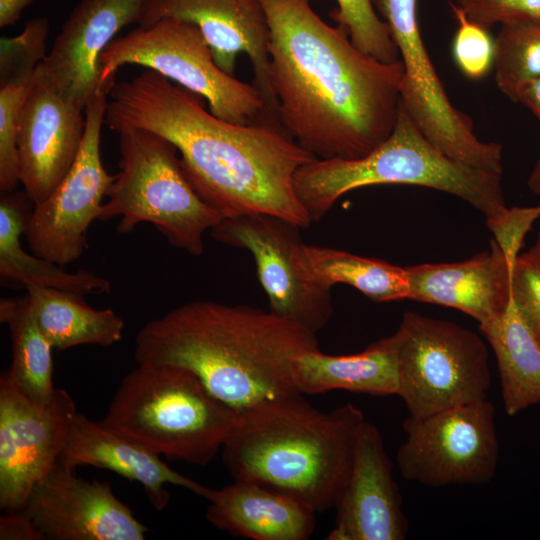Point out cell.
<instances>
[{"instance_id":"6da1fadb","label":"cell","mask_w":540,"mask_h":540,"mask_svg":"<svg viewBox=\"0 0 540 540\" xmlns=\"http://www.w3.org/2000/svg\"><path fill=\"white\" fill-rule=\"evenodd\" d=\"M197 96L146 69L114 82L104 122L117 133L144 129L174 144L189 183L223 218L267 213L308 228L294 176L316 157L278 120L233 124L207 111Z\"/></svg>"},{"instance_id":"7a4b0ae2","label":"cell","mask_w":540,"mask_h":540,"mask_svg":"<svg viewBox=\"0 0 540 540\" xmlns=\"http://www.w3.org/2000/svg\"><path fill=\"white\" fill-rule=\"evenodd\" d=\"M269 31V77L278 119L319 159L367 155L392 132L402 61L361 52L347 31L323 21L315 0H259Z\"/></svg>"},{"instance_id":"3957f363","label":"cell","mask_w":540,"mask_h":540,"mask_svg":"<svg viewBox=\"0 0 540 540\" xmlns=\"http://www.w3.org/2000/svg\"><path fill=\"white\" fill-rule=\"evenodd\" d=\"M316 349V333L271 311L193 301L145 324L136 336L135 359L191 371L238 414L300 395L295 360Z\"/></svg>"},{"instance_id":"277c9868","label":"cell","mask_w":540,"mask_h":540,"mask_svg":"<svg viewBox=\"0 0 540 540\" xmlns=\"http://www.w3.org/2000/svg\"><path fill=\"white\" fill-rule=\"evenodd\" d=\"M364 422L351 403L321 412L303 394L268 402L236 414L222 460L234 480L259 483L325 512L347 479Z\"/></svg>"},{"instance_id":"5b68a950","label":"cell","mask_w":540,"mask_h":540,"mask_svg":"<svg viewBox=\"0 0 540 540\" xmlns=\"http://www.w3.org/2000/svg\"><path fill=\"white\" fill-rule=\"evenodd\" d=\"M379 184H407L456 196L479 210L487 225L502 219V175L460 163L441 152L420 131L399 102L390 135L367 155L319 159L294 176L297 197L311 222L321 220L345 193Z\"/></svg>"},{"instance_id":"8992f818","label":"cell","mask_w":540,"mask_h":540,"mask_svg":"<svg viewBox=\"0 0 540 540\" xmlns=\"http://www.w3.org/2000/svg\"><path fill=\"white\" fill-rule=\"evenodd\" d=\"M235 419L191 371L144 363L123 377L102 420L160 456L205 466Z\"/></svg>"},{"instance_id":"52a82bcc","label":"cell","mask_w":540,"mask_h":540,"mask_svg":"<svg viewBox=\"0 0 540 540\" xmlns=\"http://www.w3.org/2000/svg\"><path fill=\"white\" fill-rule=\"evenodd\" d=\"M118 134L119 173L98 220L119 216L117 231L122 234L140 223H151L172 246L201 255L205 232L223 217L193 189L175 145L144 129Z\"/></svg>"},{"instance_id":"ba28073f","label":"cell","mask_w":540,"mask_h":540,"mask_svg":"<svg viewBox=\"0 0 540 540\" xmlns=\"http://www.w3.org/2000/svg\"><path fill=\"white\" fill-rule=\"evenodd\" d=\"M127 64L154 70L203 97L209 111L224 121L247 125L262 117L275 118L255 85L218 67L202 32L191 22L164 17L113 39L99 59L102 86L110 90L117 70Z\"/></svg>"},{"instance_id":"9c48e42d","label":"cell","mask_w":540,"mask_h":540,"mask_svg":"<svg viewBox=\"0 0 540 540\" xmlns=\"http://www.w3.org/2000/svg\"><path fill=\"white\" fill-rule=\"evenodd\" d=\"M392 335L398 359L397 395L409 416L425 417L487 399L489 356L479 335L413 311L403 314Z\"/></svg>"},{"instance_id":"30bf717a","label":"cell","mask_w":540,"mask_h":540,"mask_svg":"<svg viewBox=\"0 0 540 540\" xmlns=\"http://www.w3.org/2000/svg\"><path fill=\"white\" fill-rule=\"evenodd\" d=\"M398 48L404 73L400 103L423 135L448 157L502 175L503 148L481 141L470 116L450 102L424 45L417 0H373Z\"/></svg>"},{"instance_id":"8fae6325","label":"cell","mask_w":540,"mask_h":540,"mask_svg":"<svg viewBox=\"0 0 540 540\" xmlns=\"http://www.w3.org/2000/svg\"><path fill=\"white\" fill-rule=\"evenodd\" d=\"M403 429L396 462L405 480L430 487L482 485L496 474L495 408L487 399L408 416Z\"/></svg>"},{"instance_id":"7c38bea8","label":"cell","mask_w":540,"mask_h":540,"mask_svg":"<svg viewBox=\"0 0 540 540\" xmlns=\"http://www.w3.org/2000/svg\"><path fill=\"white\" fill-rule=\"evenodd\" d=\"M301 229L279 216L252 213L223 218L210 233L218 242L252 255L269 311L317 334L333 314L332 288L308 274Z\"/></svg>"},{"instance_id":"4fadbf2b","label":"cell","mask_w":540,"mask_h":540,"mask_svg":"<svg viewBox=\"0 0 540 540\" xmlns=\"http://www.w3.org/2000/svg\"><path fill=\"white\" fill-rule=\"evenodd\" d=\"M107 90L87 103L83 140L71 168L50 195L33 208L24 235L33 254L60 266L77 260L87 246V232L98 220L103 198L115 179L104 168L100 140Z\"/></svg>"},{"instance_id":"5bb4252c","label":"cell","mask_w":540,"mask_h":540,"mask_svg":"<svg viewBox=\"0 0 540 540\" xmlns=\"http://www.w3.org/2000/svg\"><path fill=\"white\" fill-rule=\"evenodd\" d=\"M77 408L70 394L57 388L40 404L25 395L6 372L0 377V507L24 510L33 488L59 460Z\"/></svg>"},{"instance_id":"9a60e30c","label":"cell","mask_w":540,"mask_h":540,"mask_svg":"<svg viewBox=\"0 0 540 540\" xmlns=\"http://www.w3.org/2000/svg\"><path fill=\"white\" fill-rule=\"evenodd\" d=\"M57 462L31 491L24 513L45 539L143 540L147 527L107 482L88 481Z\"/></svg>"},{"instance_id":"2e32d148","label":"cell","mask_w":540,"mask_h":540,"mask_svg":"<svg viewBox=\"0 0 540 540\" xmlns=\"http://www.w3.org/2000/svg\"><path fill=\"white\" fill-rule=\"evenodd\" d=\"M84 110L67 100L38 65L18 122L19 179L33 204L71 168L85 130Z\"/></svg>"},{"instance_id":"e0dca14e","label":"cell","mask_w":540,"mask_h":540,"mask_svg":"<svg viewBox=\"0 0 540 540\" xmlns=\"http://www.w3.org/2000/svg\"><path fill=\"white\" fill-rule=\"evenodd\" d=\"M164 17L195 24L218 67L231 76L238 55L247 54L254 73L253 85L267 112L278 119L269 77L270 31L259 0H149L138 26H149Z\"/></svg>"},{"instance_id":"ac0fdd59","label":"cell","mask_w":540,"mask_h":540,"mask_svg":"<svg viewBox=\"0 0 540 540\" xmlns=\"http://www.w3.org/2000/svg\"><path fill=\"white\" fill-rule=\"evenodd\" d=\"M334 508L335 524L327 540H402L407 535L408 521L383 438L366 420Z\"/></svg>"},{"instance_id":"d6986e66","label":"cell","mask_w":540,"mask_h":540,"mask_svg":"<svg viewBox=\"0 0 540 540\" xmlns=\"http://www.w3.org/2000/svg\"><path fill=\"white\" fill-rule=\"evenodd\" d=\"M149 0H80L62 25L40 67L70 102L85 110L107 90L100 81L99 59L125 26L140 24Z\"/></svg>"},{"instance_id":"ffe728a7","label":"cell","mask_w":540,"mask_h":540,"mask_svg":"<svg viewBox=\"0 0 540 540\" xmlns=\"http://www.w3.org/2000/svg\"><path fill=\"white\" fill-rule=\"evenodd\" d=\"M492 239L489 251L460 262L406 267L409 299L455 308L483 324L512 301V270Z\"/></svg>"},{"instance_id":"44dd1931","label":"cell","mask_w":540,"mask_h":540,"mask_svg":"<svg viewBox=\"0 0 540 540\" xmlns=\"http://www.w3.org/2000/svg\"><path fill=\"white\" fill-rule=\"evenodd\" d=\"M59 462L68 468L94 466L142 485L150 504L163 510L170 500L166 484L182 486L203 497L208 487L166 465L160 455L107 425L77 412Z\"/></svg>"},{"instance_id":"7402d4cb","label":"cell","mask_w":540,"mask_h":540,"mask_svg":"<svg viewBox=\"0 0 540 540\" xmlns=\"http://www.w3.org/2000/svg\"><path fill=\"white\" fill-rule=\"evenodd\" d=\"M207 520L233 536L253 540H306L316 512L304 503L248 480L207 488Z\"/></svg>"},{"instance_id":"603a6c76","label":"cell","mask_w":540,"mask_h":540,"mask_svg":"<svg viewBox=\"0 0 540 540\" xmlns=\"http://www.w3.org/2000/svg\"><path fill=\"white\" fill-rule=\"evenodd\" d=\"M294 382L301 394L346 390L370 395H397L398 359L393 335L351 355H328L320 349L300 354Z\"/></svg>"},{"instance_id":"cb8c5ba5","label":"cell","mask_w":540,"mask_h":540,"mask_svg":"<svg viewBox=\"0 0 540 540\" xmlns=\"http://www.w3.org/2000/svg\"><path fill=\"white\" fill-rule=\"evenodd\" d=\"M25 191H3L0 199V276L27 287L54 288L81 295L110 292V282L92 271L68 272L58 264L30 254L21 245L33 207Z\"/></svg>"},{"instance_id":"d4e9b609","label":"cell","mask_w":540,"mask_h":540,"mask_svg":"<svg viewBox=\"0 0 540 540\" xmlns=\"http://www.w3.org/2000/svg\"><path fill=\"white\" fill-rule=\"evenodd\" d=\"M498 365L507 415L540 404V346L512 301L499 316L479 325Z\"/></svg>"},{"instance_id":"484cf974","label":"cell","mask_w":540,"mask_h":540,"mask_svg":"<svg viewBox=\"0 0 540 540\" xmlns=\"http://www.w3.org/2000/svg\"><path fill=\"white\" fill-rule=\"evenodd\" d=\"M34 319L56 350L79 345L110 346L121 340L124 320L112 309L88 306L84 295L44 287H27Z\"/></svg>"},{"instance_id":"4316f807","label":"cell","mask_w":540,"mask_h":540,"mask_svg":"<svg viewBox=\"0 0 540 540\" xmlns=\"http://www.w3.org/2000/svg\"><path fill=\"white\" fill-rule=\"evenodd\" d=\"M308 274L330 288L338 283L359 290L375 302L409 299L406 268L326 246L303 245Z\"/></svg>"},{"instance_id":"83f0119b","label":"cell","mask_w":540,"mask_h":540,"mask_svg":"<svg viewBox=\"0 0 540 540\" xmlns=\"http://www.w3.org/2000/svg\"><path fill=\"white\" fill-rule=\"evenodd\" d=\"M0 319L9 325L12 341V362L5 372L35 402H50L57 390L53 384L54 348L38 327L26 296L1 299Z\"/></svg>"},{"instance_id":"f1b7e54d","label":"cell","mask_w":540,"mask_h":540,"mask_svg":"<svg viewBox=\"0 0 540 540\" xmlns=\"http://www.w3.org/2000/svg\"><path fill=\"white\" fill-rule=\"evenodd\" d=\"M494 40L493 67L499 90L513 102L540 77V22L517 21L500 25Z\"/></svg>"},{"instance_id":"f546056e","label":"cell","mask_w":540,"mask_h":540,"mask_svg":"<svg viewBox=\"0 0 540 540\" xmlns=\"http://www.w3.org/2000/svg\"><path fill=\"white\" fill-rule=\"evenodd\" d=\"M331 16L344 28L351 42L363 53L384 63L400 61L388 24L375 11L373 0H336Z\"/></svg>"},{"instance_id":"4dcf8cb0","label":"cell","mask_w":540,"mask_h":540,"mask_svg":"<svg viewBox=\"0 0 540 540\" xmlns=\"http://www.w3.org/2000/svg\"><path fill=\"white\" fill-rule=\"evenodd\" d=\"M49 23L33 18L14 37L0 38V87L30 84L38 65L47 56Z\"/></svg>"},{"instance_id":"1f68e13d","label":"cell","mask_w":540,"mask_h":540,"mask_svg":"<svg viewBox=\"0 0 540 540\" xmlns=\"http://www.w3.org/2000/svg\"><path fill=\"white\" fill-rule=\"evenodd\" d=\"M450 8L457 21L452 46L456 65L469 79L479 80L493 66L494 41L488 29L469 19L458 4L450 2Z\"/></svg>"},{"instance_id":"d6a6232c","label":"cell","mask_w":540,"mask_h":540,"mask_svg":"<svg viewBox=\"0 0 540 540\" xmlns=\"http://www.w3.org/2000/svg\"><path fill=\"white\" fill-rule=\"evenodd\" d=\"M31 83L0 87V189L2 192L14 191L20 182L17 149L18 122Z\"/></svg>"},{"instance_id":"836d02e7","label":"cell","mask_w":540,"mask_h":540,"mask_svg":"<svg viewBox=\"0 0 540 540\" xmlns=\"http://www.w3.org/2000/svg\"><path fill=\"white\" fill-rule=\"evenodd\" d=\"M469 19L489 29L517 21L540 22V0H457Z\"/></svg>"},{"instance_id":"e575fe53","label":"cell","mask_w":540,"mask_h":540,"mask_svg":"<svg viewBox=\"0 0 540 540\" xmlns=\"http://www.w3.org/2000/svg\"><path fill=\"white\" fill-rule=\"evenodd\" d=\"M512 299L540 346V269L522 254L511 278Z\"/></svg>"},{"instance_id":"d590c367","label":"cell","mask_w":540,"mask_h":540,"mask_svg":"<svg viewBox=\"0 0 540 540\" xmlns=\"http://www.w3.org/2000/svg\"><path fill=\"white\" fill-rule=\"evenodd\" d=\"M540 218V204L526 207H508L505 216L488 225L493 240L504 253L507 261L514 266L521 254L524 240L533 224Z\"/></svg>"},{"instance_id":"8d00e7d4","label":"cell","mask_w":540,"mask_h":540,"mask_svg":"<svg viewBox=\"0 0 540 540\" xmlns=\"http://www.w3.org/2000/svg\"><path fill=\"white\" fill-rule=\"evenodd\" d=\"M1 540H43L42 533L24 513H5L0 517Z\"/></svg>"},{"instance_id":"74e56055","label":"cell","mask_w":540,"mask_h":540,"mask_svg":"<svg viewBox=\"0 0 540 540\" xmlns=\"http://www.w3.org/2000/svg\"><path fill=\"white\" fill-rule=\"evenodd\" d=\"M34 0H0V27L15 24Z\"/></svg>"},{"instance_id":"f35d334b","label":"cell","mask_w":540,"mask_h":540,"mask_svg":"<svg viewBox=\"0 0 540 540\" xmlns=\"http://www.w3.org/2000/svg\"><path fill=\"white\" fill-rule=\"evenodd\" d=\"M518 102L528 107L540 121V77L521 91Z\"/></svg>"},{"instance_id":"ab89813d","label":"cell","mask_w":540,"mask_h":540,"mask_svg":"<svg viewBox=\"0 0 540 540\" xmlns=\"http://www.w3.org/2000/svg\"><path fill=\"white\" fill-rule=\"evenodd\" d=\"M527 185L533 193L540 196V155L530 173Z\"/></svg>"},{"instance_id":"60d3db41","label":"cell","mask_w":540,"mask_h":540,"mask_svg":"<svg viewBox=\"0 0 540 540\" xmlns=\"http://www.w3.org/2000/svg\"><path fill=\"white\" fill-rule=\"evenodd\" d=\"M521 254L540 269V232L532 246Z\"/></svg>"}]
</instances>
